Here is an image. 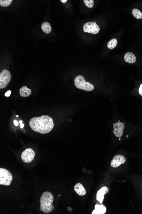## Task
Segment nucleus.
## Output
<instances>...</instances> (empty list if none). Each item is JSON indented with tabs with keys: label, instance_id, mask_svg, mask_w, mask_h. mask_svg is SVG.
Returning <instances> with one entry per match:
<instances>
[{
	"label": "nucleus",
	"instance_id": "nucleus-25",
	"mask_svg": "<svg viewBox=\"0 0 142 214\" xmlns=\"http://www.w3.org/2000/svg\"><path fill=\"white\" fill-rule=\"evenodd\" d=\"M16 117H18V115H17V116H16Z\"/></svg>",
	"mask_w": 142,
	"mask_h": 214
},
{
	"label": "nucleus",
	"instance_id": "nucleus-11",
	"mask_svg": "<svg viewBox=\"0 0 142 214\" xmlns=\"http://www.w3.org/2000/svg\"><path fill=\"white\" fill-rule=\"evenodd\" d=\"M75 192L80 196H84L86 195V191L83 186L81 183H78L75 185L74 187Z\"/></svg>",
	"mask_w": 142,
	"mask_h": 214
},
{
	"label": "nucleus",
	"instance_id": "nucleus-14",
	"mask_svg": "<svg viewBox=\"0 0 142 214\" xmlns=\"http://www.w3.org/2000/svg\"><path fill=\"white\" fill-rule=\"evenodd\" d=\"M106 212V208L103 205H99L96 204L95 206V209L92 212V214H103Z\"/></svg>",
	"mask_w": 142,
	"mask_h": 214
},
{
	"label": "nucleus",
	"instance_id": "nucleus-6",
	"mask_svg": "<svg viewBox=\"0 0 142 214\" xmlns=\"http://www.w3.org/2000/svg\"><path fill=\"white\" fill-rule=\"evenodd\" d=\"M83 30L85 32L96 34L100 30L99 26L95 22H88L83 25Z\"/></svg>",
	"mask_w": 142,
	"mask_h": 214
},
{
	"label": "nucleus",
	"instance_id": "nucleus-15",
	"mask_svg": "<svg viewBox=\"0 0 142 214\" xmlns=\"http://www.w3.org/2000/svg\"><path fill=\"white\" fill-rule=\"evenodd\" d=\"M41 29L46 34L50 33L52 31V28L48 22H45L43 23L41 25Z\"/></svg>",
	"mask_w": 142,
	"mask_h": 214
},
{
	"label": "nucleus",
	"instance_id": "nucleus-22",
	"mask_svg": "<svg viewBox=\"0 0 142 214\" xmlns=\"http://www.w3.org/2000/svg\"><path fill=\"white\" fill-rule=\"evenodd\" d=\"M22 123V121H20V128H23V127H24V125Z\"/></svg>",
	"mask_w": 142,
	"mask_h": 214
},
{
	"label": "nucleus",
	"instance_id": "nucleus-8",
	"mask_svg": "<svg viewBox=\"0 0 142 214\" xmlns=\"http://www.w3.org/2000/svg\"><path fill=\"white\" fill-rule=\"evenodd\" d=\"M113 133L117 137L120 138L123 134V131L125 128V124L124 123L119 121L113 124Z\"/></svg>",
	"mask_w": 142,
	"mask_h": 214
},
{
	"label": "nucleus",
	"instance_id": "nucleus-5",
	"mask_svg": "<svg viewBox=\"0 0 142 214\" xmlns=\"http://www.w3.org/2000/svg\"><path fill=\"white\" fill-rule=\"evenodd\" d=\"M11 79V75L8 70H3L0 74V88L7 87Z\"/></svg>",
	"mask_w": 142,
	"mask_h": 214
},
{
	"label": "nucleus",
	"instance_id": "nucleus-16",
	"mask_svg": "<svg viewBox=\"0 0 142 214\" xmlns=\"http://www.w3.org/2000/svg\"><path fill=\"white\" fill-rule=\"evenodd\" d=\"M132 14L135 19H142V12L140 10L134 8L132 11Z\"/></svg>",
	"mask_w": 142,
	"mask_h": 214
},
{
	"label": "nucleus",
	"instance_id": "nucleus-9",
	"mask_svg": "<svg viewBox=\"0 0 142 214\" xmlns=\"http://www.w3.org/2000/svg\"><path fill=\"white\" fill-rule=\"evenodd\" d=\"M126 161V158L123 155H116L111 161V166L113 168H117L120 165L124 164L125 162Z\"/></svg>",
	"mask_w": 142,
	"mask_h": 214
},
{
	"label": "nucleus",
	"instance_id": "nucleus-4",
	"mask_svg": "<svg viewBox=\"0 0 142 214\" xmlns=\"http://www.w3.org/2000/svg\"><path fill=\"white\" fill-rule=\"evenodd\" d=\"M12 179V175L10 171L3 168H0V185L10 186Z\"/></svg>",
	"mask_w": 142,
	"mask_h": 214
},
{
	"label": "nucleus",
	"instance_id": "nucleus-19",
	"mask_svg": "<svg viewBox=\"0 0 142 214\" xmlns=\"http://www.w3.org/2000/svg\"><path fill=\"white\" fill-rule=\"evenodd\" d=\"M84 3L88 8H91L94 6V2L93 0H84Z\"/></svg>",
	"mask_w": 142,
	"mask_h": 214
},
{
	"label": "nucleus",
	"instance_id": "nucleus-20",
	"mask_svg": "<svg viewBox=\"0 0 142 214\" xmlns=\"http://www.w3.org/2000/svg\"><path fill=\"white\" fill-rule=\"evenodd\" d=\"M11 94V91L10 90H9L8 92H6V93L5 94V96L7 97H8L10 96Z\"/></svg>",
	"mask_w": 142,
	"mask_h": 214
},
{
	"label": "nucleus",
	"instance_id": "nucleus-23",
	"mask_svg": "<svg viewBox=\"0 0 142 214\" xmlns=\"http://www.w3.org/2000/svg\"><path fill=\"white\" fill-rule=\"evenodd\" d=\"M14 124H15L16 126H18V121H16V120H14Z\"/></svg>",
	"mask_w": 142,
	"mask_h": 214
},
{
	"label": "nucleus",
	"instance_id": "nucleus-12",
	"mask_svg": "<svg viewBox=\"0 0 142 214\" xmlns=\"http://www.w3.org/2000/svg\"><path fill=\"white\" fill-rule=\"evenodd\" d=\"M124 60L129 64H134L136 61V57L133 53L128 52L124 56Z\"/></svg>",
	"mask_w": 142,
	"mask_h": 214
},
{
	"label": "nucleus",
	"instance_id": "nucleus-3",
	"mask_svg": "<svg viewBox=\"0 0 142 214\" xmlns=\"http://www.w3.org/2000/svg\"><path fill=\"white\" fill-rule=\"evenodd\" d=\"M74 83L77 88L81 90L89 92L94 89V86L89 82H86L84 77L82 75L76 77L74 79Z\"/></svg>",
	"mask_w": 142,
	"mask_h": 214
},
{
	"label": "nucleus",
	"instance_id": "nucleus-18",
	"mask_svg": "<svg viewBox=\"0 0 142 214\" xmlns=\"http://www.w3.org/2000/svg\"><path fill=\"white\" fill-rule=\"evenodd\" d=\"M12 0H1L0 1V5L2 7H7L10 6Z\"/></svg>",
	"mask_w": 142,
	"mask_h": 214
},
{
	"label": "nucleus",
	"instance_id": "nucleus-21",
	"mask_svg": "<svg viewBox=\"0 0 142 214\" xmlns=\"http://www.w3.org/2000/svg\"><path fill=\"white\" fill-rule=\"evenodd\" d=\"M139 94H140L142 96V84L141 85L140 87L139 88Z\"/></svg>",
	"mask_w": 142,
	"mask_h": 214
},
{
	"label": "nucleus",
	"instance_id": "nucleus-2",
	"mask_svg": "<svg viewBox=\"0 0 142 214\" xmlns=\"http://www.w3.org/2000/svg\"><path fill=\"white\" fill-rule=\"evenodd\" d=\"M53 200V197L50 192L48 191L44 192L40 197V211L45 213H51L54 208L52 204Z\"/></svg>",
	"mask_w": 142,
	"mask_h": 214
},
{
	"label": "nucleus",
	"instance_id": "nucleus-24",
	"mask_svg": "<svg viewBox=\"0 0 142 214\" xmlns=\"http://www.w3.org/2000/svg\"><path fill=\"white\" fill-rule=\"evenodd\" d=\"M61 1L63 3H65L67 1V0H61Z\"/></svg>",
	"mask_w": 142,
	"mask_h": 214
},
{
	"label": "nucleus",
	"instance_id": "nucleus-17",
	"mask_svg": "<svg viewBox=\"0 0 142 214\" xmlns=\"http://www.w3.org/2000/svg\"><path fill=\"white\" fill-rule=\"evenodd\" d=\"M117 44V40L116 39H113L109 41L107 47L110 49H113L116 47Z\"/></svg>",
	"mask_w": 142,
	"mask_h": 214
},
{
	"label": "nucleus",
	"instance_id": "nucleus-10",
	"mask_svg": "<svg viewBox=\"0 0 142 214\" xmlns=\"http://www.w3.org/2000/svg\"><path fill=\"white\" fill-rule=\"evenodd\" d=\"M109 189L107 187L104 186L100 189L97 193V200L100 203H102L104 199V195L108 192Z\"/></svg>",
	"mask_w": 142,
	"mask_h": 214
},
{
	"label": "nucleus",
	"instance_id": "nucleus-1",
	"mask_svg": "<svg viewBox=\"0 0 142 214\" xmlns=\"http://www.w3.org/2000/svg\"><path fill=\"white\" fill-rule=\"evenodd\" d=\"M29 124L34 131L42 134H47L54 127L53 120L47 115L33 117L30 119Z\"/></svg>",
	"mask_w": 142,
	"mask_h": 214
},
{
	"label": "nucleus",
	"instance_id": "nucleus-7",
	"mask_svg": "<svg viewBox=\"0 0 142 214\" xmlns=\"http://www.w3.org/2000/svg\"><path fill=\"white\" fill-rule=\"evenodd\" d=\"M35 153L33 150L30 148L26 149L23 152L21 155V158L23 162L29 163L34 159Z\"/></svg>",
	"mask_w": 142,
	"mask_h": 214
},
{
	"label": "nucleus",
	"instance_id": "nucleus-13",
	"mask_svg": "<svg viewBox=\"0 0 142 214\" xmlns=\"http://www.w3.org/2000/svg\"><path fill=\"white\" fill-rule=\"evenodd\" d=\"M20 95L23 97H27L30 95L32 93V90L30 88H27L26 86L21 87L20 89Z\"/></svg>",
	"mask_w": 142,
	"mask_h": 214
}]
</instances>
